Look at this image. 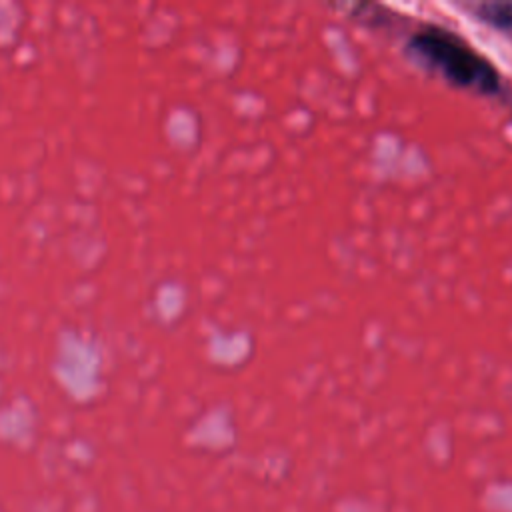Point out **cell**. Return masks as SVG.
<instances>
[{"instance_id": "cell-2", "label": "cell", "mask_w": 512, "mask_h": 512, "mask_svg": "<svg viewBox=\"0 0 512 512\" xmlns=\"http://www.w3.org/2000/svg\"><path fill=\"white\" fill-rule=\"evenodd\" d=\"M478 14L482 20L498 26L508 28L512 26V4L508 2H486L478 6Z\"/></svg>"}, {"instance_id": "cell-1", "label": "cell", "mask_w": 512, "mask_h": 512, "mask_svg": "<svg viewBox=\"0 0 512 512\" xmlns=\"http://www.w3.org/2000/svg\"><path fill=\"white\" fill-rule=\"evenodd\" d=\"M414 48L432 60L452 82L460 86H474L482 92L498 88L496 70L482 60L474 50L448 36L442 30H426L414 36Z\"/></svg>"}]
</instances>
